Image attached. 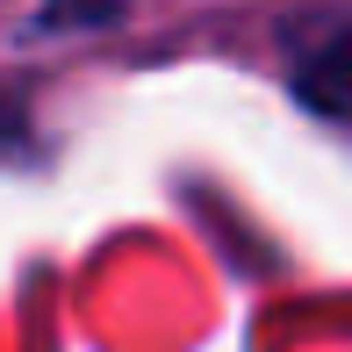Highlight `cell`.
<instances>
[{
    "mask_svg": "<svg viewBox=\"0 0 352 352\" xmlns=\"http://www.w3.org/2000/svg\"><path fill=\"white\" fill-rule=\"evenodd\" d=\"M122 0H43L36 29H79V22H116Z\"/></svg>",
    "mask_w": 352,
    "mask_h": 352,
    "instance_id": "obj_2",
    "label": "cell"
},
{
    "mask_svg": "<svg viewBox=\"0 0 352 352\" xmlns=\"http://www.w3.org/2000/svg\"><path fill=\"white\" fill-rule=\"evenodd\" d=\"M295 101L309 108L316 122H331V130L352 137V22L331 29V36H316L309 51L295 58Z\"/></svg>",
    "mask_w": 352,
    "mask_h": 352,
    "instance_id": "obj_1",
    "label": "cell"
},
{
    "mask_svg": "<svg viewBox=\"0 0 352 352\" xmlns=\"http://www.w3.org/2000/svg\"><path fill=\"white\" fill-rule=\"evenodd\" d=\"M14 144H22V108H14V101H0V158H8Z\"/></svg>",
    "mask_w": 352,
    "mask_h": 352,
    "instance_id": "obj_3",
    "label": "cell"
}]
</instances>
